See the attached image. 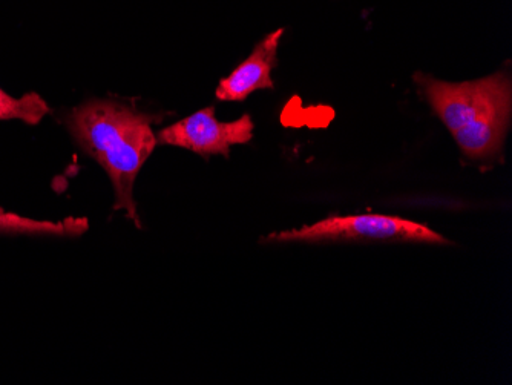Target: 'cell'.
Instances as JSON below:
<instances>
[{
    "mask_svg": "<svg viewBox=\"0 0 512 385\" xmlns=\"http://www.w3.org/2000/svg\"><path fill=\"white\" fill-rule=\"evenodd\" d=\"M161 117L119 100H89L65 117L66 128L86 155L99 163L114 188V211L142 229L134 198L135 180L157 146L152 125Z\"/></svg>",
    "mask_w": 512,
    "mask_h": 385,
    "instance_id": "cell-1",
    "label": "cell"
},
{
    "mask_svg": "<svg viewBox=\"0 0 512 385\" xmlns=\"http://www.w3.org/2000/svg\"><path fill=\"white\" fill-rule=\"evenodd\" d=\"M436 116L471 160H490L502 151L511 122V79L497 73L473 82L451 83L416 74Z\"/></svg>",
    "mask_w": 512,
    "mask_h": 385,
    "instance_id": "cell-2",
    "label": "cell"
},
{
    "mask_svg": "<svg viewBox=\"0 0 512 385\" xmlns=\"http://www.w3.org/2000/svg\"><path fill=\"white\" fill-rule=\"evenodd\" d=\"M336 241V240H394L416 243L445 244L442 235L425 224L390 215H332L310 226L292 231L276 232L267 241Z\"/></svg>",
    "mask_w": 512,
    "mask_h": 385,
    "instance_id": "cell-3",
    "label": "cell"
},
{
    "mask_svg": "<svg viewBox=\"0 0 512 385\" xmlns=\"http://www.w3.org/2000/svg\"><path fill=\"white\" fill-rule=\"evenodd\" d=\"M253 128L255 125L249 114H244L235 122H220L215 117L214 106H209L174 125L166 126L155 135L157 145L188 149L204 158L212 155L229 157L232 146L246 145L252 140Z\"/></svg>",
    "mask_w": 512,
    "mask_h": 385,
    "instance_id": "cell-4",
    "label": "cell"
},
{
    "mask_svg": "<svg viewBox=\"0 0 512 385\" xmlns=\"http://www.w3.org/2000/svg\"><path fill=\"white\" fill-rule=\"evenodd\" d=\"M284 28L267 34L244 62L218 83L217 96L221 102H243L260 89H273L272 71L278 63L279 42Z\"/></svg>",
    "mask_w": 512,
    "mask_h": 385,
    "instance_id": "cell-5",
    "label": "cell"
},
{
    "mask_svg": "<svg viewBox=\"0 0 512 385\" xmlns=\"http://www.w3.org/2000/svg\"><path fill=\"white\" fill-rule=\"evenodd\" d=\"M88 229V218L69 217L63 221H42L0 209V234L74 238L82 237Z\"/></svg>",
    "mask_w": 512,
    "mask_h": 385,
    "instance_id": "cell-6",
    "label": "cell"
},
{
    "mask_svg": "<svg viewBox=\"0 0 512 385\" xmlns=\"http://www.w3.org/2000/svg\"><path fill=\"white\" fill-rule=\"evenodd\" d=\"M50 112V106L37 93H28L16 99L0 88V120H22L34 126L39 125Z\"/></svg>",
    "mask_w": 512,
    "mask_h": 385,
    "instance_id": "cell-7",
    "label": "cell"
}]
</instances>
